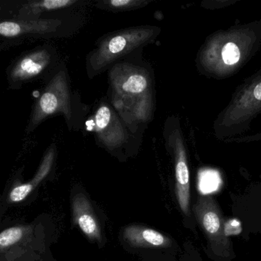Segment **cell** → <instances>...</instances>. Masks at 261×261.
Here are the masks:
<instances>
[{"label": "cell", "mask_w": 261, "mask_h": 261, "mask_svg": "<svg viewBox=\"0 0 261 261\" xmlns=\"http://www.w3.org/2000/svg\"><path fill=\"white\" fill-rule=\"evenodd\" d=\"M222 58L227 65H234L240 59L239 48L233 42H229L223 48Z\"/></svg>", "instance_id": "cell-14"}, {"label": "cell", "mask_w": 261, "mask_h": 261, "mask_svg": "<svg viewBox=\"0 0 261 261\" xmlns=\"http://www.w3.org/2000/svg\"><path fill=\"white\" fill-rule=\"evenodd\" d=\"M157 30L149 25L129 27L103 36L86 58L90 79L108 71L114 64L140 53L152 42Z\"/></svg>", "instance_id": "cell-3"}, {"label": "cell", "mask_w": 261, "mask_h": 261, "mask_svg": "<svg viewBox=\"0 0 261 261\" xmlns=\"http://www.w3.org/2000/svg\"><path fill=\"white\" fill-rule=\"evenodd\" d=\"M88 108L84 105L77 93L71 90V80L65 62L46 80L39 97L35 101L27 127L31 134L50 117L62 115L69 130L80 129Z\"/></svg>", "instance_id": "cell-2"}, {"label": "cell", "mask_w": 261, "mask_h": 261, "mask_svg": "<svg viewBox=\"0 0 261 261\" xmlns=\"http://www.w3.org/2000/svg\"><path fill=\"white\" fill-rule=\"evenodd\" d=\"M194 212L214 253L222 257L230 256L231 244L226 235L224 221L215 200L210 197H200L194 206Z\"/></svg>", "instance_id": "cell-7"}, {"label": "cell", "mask_w": 261, "mask_h": 261, "mask_svg": "<svg viewBox=\"0 0 261 261\" xmlns=\"http://www.w3.org/2000/svg\"><path fill=\"white\" fill-rule=\"evenodd\" d=\"M137 55L108 70V100L130 132L140 136L152 114V81L144 62L135 60Z\"/></svg>", "instance_id": "cell-1"}, {"label": "cell", "mask_w": 261, "mask_h": 261, "mask_svg": "<svg viewBox=\"0 0 261 261\" xmlns=\"http://www.w3.org/2000/svg\"><path fill=\"white\" fill-rule=\"evenodd\" d=\"M218 174L215 173L213 172H204V175H203L202 178H201V186H205L204 189L206 188V190H209L211 189V181H217L218 180Z\"/></svg>", "instance_id": "cell-15"}, {"label": "cell", "mask_w": 261, "mask_h": 261, "mask_svg": "<svg viewBox=\"0 0 261 261\" xmlns=\"http://www.w3.org/2000/svg\"><path fill=\"white\" fill-rule=\"evenodd\" d=\"M72 207L74 222L83 233L91 240L101 239L98 221L86 197L82 194L75 195Z\"/></svg>", "instance_id": "cell-9"}, {"label": "cell", "mask_w": 261, "mask_h": 261, "mask_svg": "<svg viewBox=\"0 0 261 261\" xmlns=\"http://www.w3.org/2000/svg\"><path fill=\"white\" fill-rule=\"evenodd\" d=\"M93 128L97 144L111 152L121 151L137 141L107 97L94 110Z\"/></svg>", "instance_id": "cell-6"}, {"label": "cell", "mask_w": 261, "mask_h": 261, "mask_svg": "<svg viewBox=\"0 0 261 261\" xmlns=\"http://www.w3.org/2000/svg\"><path fill=\"white\" fill-rule=\"evenodd\" d=\"M149 4V0H100L94 2V5L99 10L123 13L143 8Z\"/></svg>", "instance_id": "cell-12"}, {"label": "cell", "mask_w": 261, "mask_h": 261, "mask_svg": "<svg viewBox=\"0 0 261 261\" xmlns=\"http://www.w3.org/2000/svg\"><path fill=\"white\" fill-rule=\"evenodd\" d=\"M24 230L21 227H13L6 229L0 233V247L2 250L19 242L23 237Z\"/></svg>", "instance_id": "cell-13"}, {"label": "cell", "mask_w": 261, "mask_h": 261, "mask_svg": "<svg viewBox=\"0 0 261 261\" xmlns=\"http://www.w3.org/2000/svg\"><path fill=\"white\" fill-rule=\"evenodd\" d=\"M128 243L137 247H165L170 244L169 238L153 229L141 226H129L123 233Z\"/></svg>", "instance_id": "cell-11"}, {"label": "cell", "mask_w": 261, "mask_h": 261, "mask_svg": "<svg viewBox=\"0 0 261 261\" xmlns=\"http://www.w3.org/2000/svg\"><path fill=\"white\" fill-rule=\"evenodd\" d=\"M62 61L57 49L49 44L39 45L15 59L7 71L10 89H19L25 84L48 79Z\"/></svg>", "instance_id": "cell-5"}, {"label": "cell", "mask_w": 261, "mask_h": 261, "mask_svg": "<svg viewBox=\"0 0 261 261\" xmlns=\"http://www.w3.org/2000/svg\"><path fill=\"white\" fill-rule=\"evenodd\" d=\"M82 25V18L75 15L36 20L7 18L0 22V36L7 46L33 39L68 37L77 32Z\"/></svg>", "instance_id": "cell-4"}, {"label": "cell", "mask_w": 261, "mask_h": 261, "mask_svg": "<svg viewBox=\"0 0 261 261\" xmlns=\"http://www.w3.org/2000/svg\"><path fill=\"white\" fill-rule=\"evenodd\" d=\"M253 94L257 100H261V83L256 85V88H254V91H253Z\"/></svg>", "instance_id": "cell-16"}, {"label": "cell", "mask_w": 261, "mask_h": 261, "mask_svg": "<svg viewBox=\"0 0 261 261\" xmlns=\"http://www.w3.org/2000/svg\"><path fill=\"white\" fill-rule=\"evenodd\" d=\"M56 146L53 144L47 149L34 178L30 182L16 186L10 192V201L12 202H19L25 199L37 187L38 185L48 176L56 161Z\"/></svg>", "instance_id": "cell-10"}, {"label": "cell", "mask_w": 261, "mask_h": 261, "mask_svg": "<svg viewBox=\"0 0 261 261\" xmlns=\"http://www.w3.org/2000/svg\"><path fill=\"white\" fill-rule=\"evenodd\" d=\"M85 4L86 2L81 0H30L13 6L10 17L8 18L36 20L66 17L73 16L71 13Z\"/></svg>", "instance_id": "cell-8"}]
</instances>
